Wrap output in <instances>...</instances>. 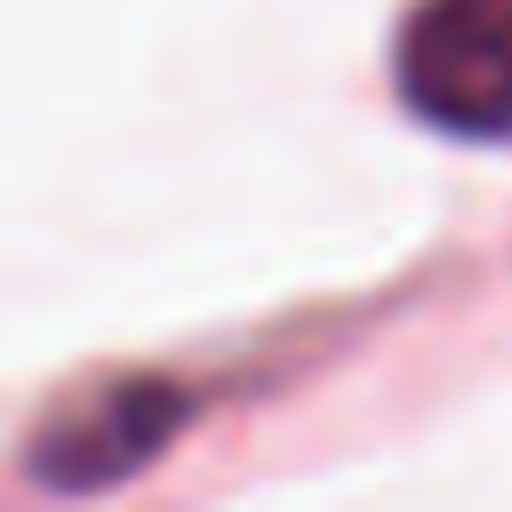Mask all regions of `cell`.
I'll return each mask as SVG.
<instances>
[{
    "instance_id": "obj_1",
    "label": "cell",
    "mask_w": 512,
    "mask_h": 512,
    "mask_svg": "<svg viewBox=\"0 0 512 512\" xmlns=\"http://www.w3.org/2000/svg\"><path fill=\"white\" fill-rule=\"evenodd\" d=\"M400 104L464 144H512V0H416L392 40Z\"/></svg>"
},
{
    "instance_id": "obj_2",
    "label": "cell",
    "mask_w": 512,
    "mask_h": 512,
    "mask_svg": "<svg viewBox=\"0 0 512 512\" xmlns=\"http://www.w3.org/2000/svg\"><path fill=\"white\" fill-rule=\"evenodd\" d=\"M176 424H184V392L176 384H104V392L72 400L32 440V472L48 488H112L136 464H152Z\"/></svg>"
}]
</instances>
